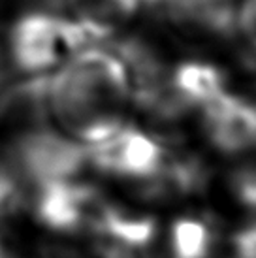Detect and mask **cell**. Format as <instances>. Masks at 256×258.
I'll list each match as a JSON object with an SVG mask.
<instances>
[{
    "label": "cell",
    "instance_id": "4",
    "mask_svg": "<svg viewBox=\"0 0 256 258\" xmlns=\"http://www.w3.org/2000/svg\"><path fill=\"white\" fill-rule=\"evenodd\" d=\"M109 202L81 181L36 186L29 192L27 211L42 228L57 236H94Z\"/></svg>",
    "mask_w": 256,
    "mask_h": 258
},
{
    "label": "cell",
    "instance_id": "3",
    "mask_svg": "<svg viewBox=\"0 0 256 258\" xmlns=\"http://www.w3.org/2000/svg\"><path fill=\"white\" fill-rule=\"evenodd\" d=\"M87 43L85 32L70 17L45 12L21 15L8 34L10 58L15 68L27 76L47 74Z\"/></svg>",
    "mask_w": 256,
    "mask_h": 258
},
{
    "label": "cell",
    "instance_id": "6",
    "mask_svg": "<svg viewBox=\"0 0 256 258\" xmlns=\"http://www.w3.org/2000/svg\"><path fill=\"white\" fill-rule=\"evenodd\" d=\"M206 138L224 155L256 149V104L222 91L198 111Z\"/></svg>",
    "mask_w": 256,
    "mask_h": 258
},
{
    "label": "cell",
    "instance_id": "9",
    "mask_svg": "<svg viewBox=\"0 0 256 258\" xmlns=\"http://www.w3.org/2000/svg\"><path fill=\"white\" fill-rule=\"evenodd\" d=\"M213 232L198 219H179L171 226V258H209Z\"/></svg>",
    "mask_w": 256,
    "mask_h": 258
},
{
    "label": "cell",
    "instance_id": "11",
    "mask_svg": "<svg viewBox=\"0 0 256 258\" xmlns=\"http://www.w3.org/2000/svg\"><path fill=\"white\" fill-rule=\"evenodd\" d=\"M234 249L237 258H256V224L235 234Z\"/></svg>",
    "mask_w": 256,
    "mask_h": 258
},
{
    "label": "cell",
    "instance_id": "7",
    "mask_svg": "<svg viewBox=\"0 0 256 258\" xmlns=\"http://www.w3.org/2000/svg\"><path fill=\"white\" fill-rule=\"evenodd\" d=\"M49 74L27 76L0 91V145L49 124Z\"/></svg>",
    "mask_w": 256,
    "mask_h": 258
},
{
    "label": "cell",
    "instance_id": "12",
    "mask_svg": "<svg viewBox=\"0 0 256 258\" xmlns=\"http://www.w3.org/2000/svg\"><path fill=\"white\" fill-rule=\"evenodd\" d=\"M2 79H4V60H2V53H0V85H2Z\"/></svg>",
    "mask_w": 256,
    "mask_h": 258
},
{
    "label": "cell",
    "instance_id": "2",
    "mask_svg": "<svg viewBox=\"0 0 256 258\" xmlns=\"http://www.w3.org/2000/svg\"><path fill=\"white\" fill-rule=\"evenodd\" d=\"M0 160L29 192L49 183L79 181L91 168L87 145L49 124L0 145Z\"/></svg>",
    "mask_w": 256,
    "mask_h": 258
},
{
    "label": "cell",
    "instance_id": "1",
    "mask_svg": "<svg viewBox=\"0 0 256 258\" xmlns=\"http://www.w3.org/2000/svg\"><path fill=\"white\" fill-rule=\"evenodd\" d=\"M132 104L126 66L100 47L79 49L49 76V115L66 136L98 144L124 126Z\"/></svg>",
    "mask_w": 256,
    "mask_h": 258
},
{
    "label": "cell",
    "instance_id": "5",
    "mask_svg": "<svg viewBox=\"0 0 256 258\" xmlns=\"http://www.w3.org/2000/svg\"><path fill=\"white\" fill-rule=\"evenodd\" d=\"M87 151L91 168L136 183L160 172L170 155L158 140L126 124L98 144L87 145Z\"/></svg>",
    "mask_w": 256,
    "mask_h": 258
},
{
    "label": "cell",
    "instance_id": "10",
    "mask_svg": "<svg viewBox=\"0 0 256 258\" xmlns=\"http://www.w3.org/2000/svg\"><path fill=\"white\" fill-rule=\"evenodd\" d=\"M235 30L256 51V0H243L235 14Z\"/></svg>",
    "mask_w": 256,
    "mask_h": 258
},
{
    "label": "cell",
    "instance_id": "8",
    "mask_svg": "<svg viewBox=\"0 0 256 258\" xmlns=\"http://www.w3.org/2000/svg\"><path fill=\"white\" fill-rule=\"evenodd\" d=\"M85 32L89 42H104L134 19L142 0H51Z\"/></svg>",
    "mask_w": 256,
    "mask_h": 258
}]
</instances>
